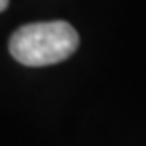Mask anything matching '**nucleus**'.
I'll list each match as a JSON object with an SVG mask.
<instances>
[{"mask_svg": "<svg viewBox=\"0 0 146 146\" xmlns=\"http://www.w3.org/2000/svg\"><path fill=\"white\" fill-rule=\"evenodd\" d=\"M6 6H8V0H0V12L6 10Z\"/></svg>", "mask_w": 146, "mask_h": 146, "instance_id": "nucleus-2", "label": "nucleus"}, {"mask_svg": "<svg viewBox=\"0 0 146 146\" xmlns=\"http://www.w3.org/2000/svg\"><path fill=\"white\" fill-rule=\"evenodd\" d=\"M79 47V35L65 21L33 23L10 36V55L27 67H45L69 59Z\"/></svg>", "mask_w": 146, "mask_h": 146, "instance_id": "nucleus-1", "label": "nucleus"}]
</instances>
